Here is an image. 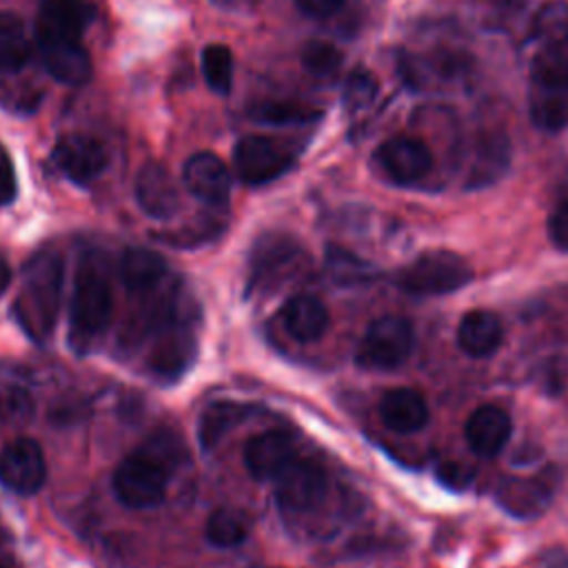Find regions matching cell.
Segmentation results:
<instances>
[{"instance_id":"cell-10","label":"cell","mask_w":568,"mask_h":568,"mask_svg":"<svg viewBox=\"0 0 568 568\" xmlns=\"http://www.w3.org/2000/svg\"><path fill=\"white\" fill-rule=\"evenodd\" d=\"M326 486V473L317 462L295 457L275 477V499L284 510L306 513L324 499Z\"/></svg>"},{"instance_id":"cell-12","label":"cell","mask_w":568,"mask_h":568,"mask_svg":"<svg viewBox=\"0 0 568 568\" xmlns=\"http://www.w3.org/2000/svg\"><path fill=\"white\" fill-rule=\"evenodd\" d=\"M184 186L197 200L222 206L231 193V171L229 166L211 151L193 153L182 169Z\"/></svg>"},{"instance_id":"cell-27","label":"cell","mask_w":568,"mask_h":568,"mask_svg":"<svg viewBox=\"0 0 568 568\" xmlns=\"http://www.w3.org/2000/svg\"><path fill=\"white\" fill-rule=\"evenodd\" d=\"M204 537L215 548L240 546L248 537V519L233 508H217L209 515Z\"/></svg>"},{"instance_id":"cell-21","label":"cell","mask_w":568,"mask_h":568,"mask_svg":"<svg viewBox=\"0 0 568 568\" xmlns=\"http://www.w3.org/2000/svg\"><path fill=\"white\" fill-rule=\"evenodd\" d=\"M504 328L495 313L490 311H468L457 328V344L464 353L473 357H486L495 353L501 344Z\"/></svg>"},{"instance_id":"cell-5","label":"cell","mask_w":568,"mask_h":568,"mask_svg":"<svg viewBox=\"0 0 568 568\" xmlns=\"http://www.w3.org/2000/svg\"><path fill=\"white\" fill-rule=\"evenodd\" d=\"M169 470L151 459L146 453L135 450L124 457L113 473V493L129 508H155L164 501Z\"/></svg>"},{"instance_id":"cell-25","label":"cell","mask_w":568,"mask_h":568,"mask_svg":"<svg viewBox=\"0 0 568 568\" xmlns=\"http://www.w3.org/2000/svg\"><path fill=\"white\" fill-rule=\"evenodd\" d=\"M320 115L322 113L317 109L302 102H291V100H262L251 104L248 109V118L255 120L257 124H277V126L308 124Z\"/></svg>"},{"instance_id":"cell-33","label":"cell","mask_w":568,"mask_h":568,"mask_svg":"<svg viewBox=\"0 0 568 568\" xmlns=\"http://www.w3.org/2000/svg\"><path fill=\"white\" fill-rule=\"evenodd\" d=\"M377 95V80L366 69H355L344 82V104L348 111L366 109Z\"/></svg>"},{"instance_id":"cell-20","label":"cell","mask_w":568,"mask_h":568,"mask_svg":"<svg viewBox=\"0 0 568 568\" xmlns=\"http://www.w3.org/2000/svg\"><path fill=\"white\" fill-rule=\"evenodd\" d=\"M510 162V144L501 133H488L477 142L470 169L466 173L468 189H484L501 178Z\"/></svg>"},{"instance_id":"cell-29","label":"cell","mask_w":568,"mask_h":568,"mask_svg":"<svg viewBox=\"0 0 568 568\" xmlns=\"http://www.w3.org/2000/svg\"><path fill=\"white\" fill-rule=\"evenodd\" d=\"M244 419V406L233 404V402H222L209 406L197 424V435L200 444L204 448H213L224 433H229L233 426H237Z\"/></svg>"},{"instance_id":"cell-7","label":"cell","mask_w":568,"mask_h":568,"mask_svg":"<svg viewBox=\"0 0 568 568\" xmlns=\"http://www.w3.org/2000/svg\"><path fill=\"white\" fill-rule=\"evenodd\" d=\"M373 164L390 184L415 186L433 171V151L419 138L393 135L375 149Z\"/></svg>"},{"instance_id":"cell-18","label":"cell","mask_w":568,"mask_h":568,"mask_svg":"<svg viewBox=\"0 0 568 568\" xmlns=\"http://www.w3.org/2000/svg\"><path fill=\"white\" fill-rule=\"evenodd\" d=\"M379 417L393 433H417L428 424V406L422 393L413 388H393L379 402Z\"/></svg>"},{"instance_id":"cell-37","label":"cell","mask_w":568,"mask_h":568,"mask_svg":"<svg viewBox=\"0 0 568 568\" xmlns=\"http://www.w3.org/2000/svg\"><path fill=\"white\" fill-rule=\"evenodd\" d=\"M295 4L304 16L324 20L335 16L344 7V0H295Z\"/></svg>"},{"instance_id":"cell-13","label":"cell","mask_w":568,"mask_h":568,"mask_svg":"<svg viewBox=\"0 0 568 568\" xmlns=\"http://www.w3.org/2000/svg\"><path fill=\"white\" fill-rule=\"evenodd\" d=\"M135 200L140 209L155 220H169L180 209V191L175 180L160 162H146L138 171Z\"/></svg>"},{"instance_id":"cell-40","label":"cell","mask_w":568,"mask_h":568,"mask_svg":"<svg viewBox=\"0 0 568 568\" xmlns=\"http://www.w3.org/2000/svg\"><path fill=\"white\" fill-rule=\"evenodd\" d=\"M9 284H11V266L7 257L0 253V295L9 288Z\"/></svg>"},{"instance_id":"cell-36","label":"cell","mask_w":568,"mask_h":568,"mask_svg":"<svg viewBox=\"0 0 568 568\" xmlns=\"http://www.w3.org/2000/svg\"><path fill=\"white\" fill-rule=\"evenodd\" d=\"M548 237L559 251H568V200L561 202L548 217Z\"/></svg>"},{"instance_id":"cell-3","label":"cell","mask_w":568,"mask_h":568,"mask_svg":"<svg viewBox=\"0 0 568 568\" xmlns=\"http://www.w3.org/2000/svg\"><path fill=\"white\" fill-rule=\"evenodd\" d=\"M470 280L473 268L462 255L435 248L404 266L397 275V286L410 295H446L466 286Z\"/></svg>"},{"instance_id":"cell-42","label":"cell","mask_w":568,"mask_h":568,"mask_svg":"<svg viewBox=\"0 0 568 568\" xmlns=\"http://www.w3.org/2000/svg\"><path fill=\"white\" fill-rule=\"evenodd\" d=\"M0 568H4V566H2V564H0Z\"/></svg>"},{"instance_id":"cell-30","label":"cell","mask_w":568,"mask_h":568,"mask_svg":"<svg viewBox=\"0 0 568 568\" xmlns=\"http://www.w3.org/2000/svg\"><path fill=\"white\" fill-rule=\"evenodd\" d=\"M202 75L211 91L226 95L233 82V55L226 44H206L202 49Z\"/></svg>"},{"instance_id":"cell-24","label":"cell","mask_w":568,"mask_h":568,"mask_svg":"<svg viewBox=\"0 0 568 568\" xmlns=\"http://www.w3.org/2000/svg\"><path fill=\"white\" fill-rule=\"evenodd\" d=\"M532 38L541 49H566L568 47V2L550 0L532 16Z\"/></svg>"},{"instance_id":"cell-6","label":"cell","mask_w":568,"mask_h":568,"mask_svg":"<svg viewBox=\"0 0 568 568\" xmlns=\"http://www.w3.org/2000/svg\"><path fill=\"white\" fill-rule=\"evenodd\" d=\"M295 164L293 149L275 138L244 135L233 149V166L244 184H266L282 178Z\"/></svg>"},{"instance_id":"cell-11","label":"cell","mask_w":568,"mask_h":568,"mask_svg":"<svg viewBox=\"0 0 568 568\" xmlns=\"http://www.w3.org/2000/svg\"><path fill=\"white\" fill-rule=\"evenodd\" d=\"M295 457L293 435L280 428L251 437L242 453L244 466L255 479H275Z\"/></svg>"},{"instance_id":"cell-41","label":"cell","mask_w":568,"mask_h":568,"mask_svg":"<svg viewBox=\"0 0 568 568\" xmlns=\"http://www.w3.org/2000/svg\"><path fill=\"white\" fill-rule=\"evenodd\" d=\"M546 568H568V557H566V555H561V557L550 555V557L546 559Z\"/></svg>"},{"instance_id":"cell-35","label":"cell","mask_w":568,"mask_h":568,"mask_svg":"<svg viewBox=\"0 0 568 568\" xmlns=\"http://www.w3.org/2000/svg\"><path fill=\"white\" fill-rule=\"evenodd\" d=\"M16 195H18V180H16L13 160L7 153V149L0 144V206L11 204Z\"/></svg>"},{"instance_id":"cell-38","label":"cell","mask_w":568,"mask_h":568,"mask_svg":"<svg viewBox=\"0 0 568 568\" xmlns=\"http://www.w3.org/2000/svg\"><path fill=\"white\" fill-rule=\"evenodd\" d=\"M437 479L448 488H466L470 481V473L464 466L448 462L437 468Z\"/></svg>"},{"instance_id":"cell-19","label":"cell","mask_w":568,"mask_h":568,"mask_svg":"<svg viewBox=\"0 0 568 568\" xmlns=\"http://www.w3.org/2000/svg\"><path fill=\"white\" fill-rule=\"evenodd\" d=\"M282 324L286 333L297 342H315L328 328V308L315 295H295L282 306Z\"/></svg>"},{"instance_id":"cell-2","label":"cell","mask_w":568,"mask_h":568,"mask_svg":"<svg viewBox=\"0 0 568 568\" xmlns=\"http://www.w3.org/2000/svg\"><path fill=\"white\" fill-rule=\"evenodd\" d=\"M111 311L113 291L104 260L100 253H87L78 266L73 282L69 308L71 339L82 346L98 339L109 326Z\"/></svg>"},{"instance_id":"cell-26","label":"cell","mask_w":568,"mask_h":568,"mask_svg":"<svg viewBox=\"0 0 568 568\" xmlns=\"http://www.w3.org/2000/svg\"><path fill=\"white\" fill-rule=\"evenodd\" d=\"M532 84L539 91L568 95V47L541 49L532 60Z\"/></svg>"},{"instance_id":"cell-31","label":"cell","mask_w":568,"mask_h":568,"mask_svg":"<svg viewBox=\"0 0 568 568\" xmlns=\"http://www.w3.org/2000/svg\"><path fill=\"white\" fill-rule=\"evenodd\" d=\"M302 64L315 78H331L342 67V53L322 40H313L302 49Z\"/></svg>"},{"instance_id":"cell-39","label":"cell","mask_w":568,"mask_h":568,"mask_svg":"<svg viewBox=\"0 0 568 568\" xmlns=\"http://www.w3.org/2000/svg\"><path fill=\"white\" fill-rule=\"evenodd\" d=\"M209 2L224 11H244L253 4V0H209Z\"/></svg>"},{"instance_id":"cell-14","label":"cell","mask_w":568,"mask_h":568,"mask_svg":"<svg viewBox=\"0 0 568 568\" xmlns=\"http://www.w3.org/2000/svg\"><path fill=\"white\" fill-rule=\"evenodd\" d=\"M95 7L89 0H40L36 20V40L42 38H80L93 20Z\"/></svg>"},{"instance_id":"cell-17","label":"cell","mask_w":568,"mask_h":568,"mask_svg":"<svg viewBox=\"0 0 568 568\" xmlns=\"http://www.w3.org/2000/svg\"><path fill=\"white\" fill-rule=\"evenodd\" d=\"M552 499V484L544 477H508L497 486L499 506L519 519L541 515Z\"/></svg>"},{"instance_id":"cell-16","label":"cell","mask_w":568,"mask_h":568,"mask_svg":"<svg viewBox=\"0 0 568 568\" xmlns=\"http://www.w3.org/2000/svg\"><path fill=\"white\" fill-rule=\"evenodd\" d=\"M510 417L504 408L486 404L479 406L477 410H473V415L468 417L466 426H464V435L466 442L470 446V450L479 457H495L501 453V448L508 444L510 439Z\"/></svg>"},{"instance_id":"cell-32","label":"cell","mask_w":568,"mask_h":568,"mask_svg":"<svg viewBox=\"0 0 568 568\" xmlns=\"http://www.w3.org/2000/svg\"><path fill=\"white\" fill-rule=\"evenodd\" d=\"M326 266L333 280L339 284H357L366 280V273H368V266L357 255L337 246H331L326 251Z\"/></svg>"},{"instance_id":"cell-4","label":"cell","mask_w":568,"mask_h":568,"mask_svg":"<svg viewBox=\"0 0 568 568\" xmlns=\"http://www.w3.org/2000/svg\"><path fill=\"white\" fill-rule=\"evenodd\" d=\"M413 344V324L399 315H384L366 328L357 346L355 362L371 371H393L410 357Z\"/></svg>"},{"instance_id":"cell-22","label":"cell","mask_w":568,"mask_h":568,"mask_svg":"<svg viewBox=\"0 0 568 568\" xmlns=\"http://www.w3.org/2000/svg\"><path fill=\"white\" fill-rule=\"evenodd\" d=\"M120 275L129 291L144 293L166 277V262L149 248H126L120 262Z\"/></svg>"},{"instance_id":"cell-28","label":"cell","mask_w":568,"mask_h":568,"mask_svg":"<svg viewBox=\"0 0 568 568\" xmlns=\"http://www.w3.org/2000/svg\"><path fill=\"white\" fill-rule=\"evenodd\" d=\"M528 115L537 129L546 133H557L568 126V95L535 89V93L530 95Z\"/></svg>"},{"instance_id":"cell-34","label":"cell","mask_w":568,"mask_h":568,"mask_svg":"<svg viewBox=\"0 0 568 568\" xmlns=\"http://www.w3.org/2000/svg\"><path fill=\"white\" fill-rule=\"evenodd\" d=\"M31 415V397L20 386H9L0 393V424H13Z\"/></svg>"},{"instance_id":"cell-9","label":"cell","mask_w":568,"mask_h":568,"mask_svg":"<svg viewBox=\"0 0 568 568\" xmlns=\"http://www.w3.org/2000/svg\"><path fill=\"white\" fill-rule=\"evenodd\" d=\"M0 481L18 495H33L47 481V459L38 442L11 439L0 448Z\"/></svg>"},{"instance_id":"cell-8","label":"cell","mask_w":568,"mask_h":568,"mask_svg":"<svg viewBox=\"0 0 568 568\" xmlns=\"http://www.w3.org/2000/svg\"><path fill=\"white\" fill-rule=\"evenodd\" d=\"M51 162L64 178L84 186L104 173L109 164V151L93 135L67 133L55 142Z\"/></svg>"},{"instance_id":"cell-15","label":"cell","mask_w":568,"mask_h":568,"mask_svg":"<svg viewBox=\"0 0 568 568\" xmlns=\"http://www.w3.org/2000/svg\"><path fill=\"white\" fill-rule=\"evenodd\" d=\"M38 51L44 69L64 84H80L91 75V60L80 38H42Z\"/></svg>"},{"instance_id":"cell-23","label":"cell","mask_w":568,"mask_h":568,"mask_svg":"<svg viewBox=\"0 0 568 568\" xmlns=\"http://www.w3.org/2000/svg\"><path fill=\"white\" fill-rule=\"evenodd\" d=\"M31 55V42L22 20L16 13L0 11V73H13Z\"/></svg>"},{"instance_id":"cell-1","label":"cell","mask_w":568,"mask_h":568,"mask_svg":"<svg viewBox=\"0 0 568 568\" xmlns=\"http://www.w3.org/2000/svg\"><path fill=\"white\" fill-rule=\"evenodd\" d=\"M64 264L55 251H40L24 268V282L16 297V317L20 326L38 342L51 335L62 291Z\"/></svg>"}]
</instances>
